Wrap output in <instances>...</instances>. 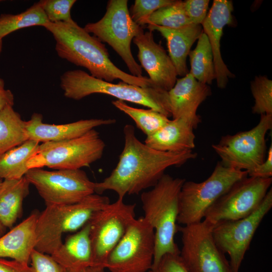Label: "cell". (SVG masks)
Wrapping results in <instances>:
<instances>
[{
  "mask_svg": "<svg viewBox=\"0 0 272 272\" xmlns=\"http://www.w3.org/2000/svg\"><path fill=\"white\" fill-rule=\"evenodd\" d=\"M5 227L0 223V235L3 233Z\"/></svg>",
  "mask_w": 272,
  "mask_h": 272,
  "instance_id": "obj_41",
  "label": "cell"
},
{
  "mask_svg": "<svg viewBox=\"0 0 272 272\" xmlns=\"http://www.w3.org/2000/svg\"><path fill=\"white\" fill-rule=\"evenodd\" d=\"M272 127V114L260 115L256 126L250 130L223 136L212 148L224 165L247 173L265 160V136Z\"/></svg>",
  "mask_w": 272,
  "mask_h": 272,
  "instance_id": "obj_11",
  "label": "cell"
},
{
  "mask_svg": "<svg viewBox=\"0 0 272 272\" xmlns=\"http://www.w3.org/2000/svg\"><path fill=\"white\" fill-rule=\"evenodd\" d=\"M196 125L184 118L169 120L154 134L147 137L145 144L156 150L168 152L192 151L195 148L193 129Z\"/></svg>",
  "mask_w": 272,
  "mask_h": 272,
  "instance_id": "obj_20",
  "label": "cell"
},
{
  "mask_svg": "<svg viewBox=\"0 0 272 272\" xmlns=\"http://www.w3.org/2000/svg\"><path fill=\"white\" fill-rule=\"evenodd\" d=\"M233 11L231 1L214 0L201 25L212 48L217 84L221 89L226 87L228 78L235 77L225 64L220 51V40L223 30L225 25L233 23Z\"/></svg>",
  "mask_w": 272,
  "mask_h": 272,
  "instance_id": "obj_17",
  "label": "cell"
},
{
  "mask_svg": "<svg viewBox=\"0 0 272 272\" xmlns=\"http://www.w3.org/2000/svg\"><path fill=\"white\" fill-rule=\"evenodd\" d=\"M251 90L255 104L252 112L272 114V81L265 76L255 77L251 83Z\"/></svg>",
  "mask_w": 272,
  "mask_h": 272,
  "instance_id": "obj_31",
  "label": "cell"
},
{
  "mask_svg": "<svg viewBox=\"0 0 272 272\" xmlns=\"http://www.w3.org/2000/svg\"><path fill=\"white\" fill-rule=\"evenodd\" d=\"M51 256L65 272H81L93 266L89 223L67 237Z\"/></svg>",
  "mask_w": 272,
  "mask_h": 272,
  "instance_id": "obj_23",
  "label": "cell"
},
{
  "mask_svg": "<svg viewBox=\"0 0 272 272\" xmlns=\"http://www.w3.org/2000/svg\"><path fill=\"white\" fill-rule=\"evenodd\" d=\"M14 95L9 89L5 88L4 80L0 77V111L7 106L14 105Z\"/></svg>",
  "mask_w": 272,
  "mask_h": 272,
  "instance_id": "obj_39",
  "label": "cell"
},
{
  "mask_svg": "<svg viewBox=\"0 0 272 272\" xmlns=\"http://www.w3.org/2000/svg\"><path fill=\"white\" fill-rule=\"evenodd\" d=\"M112 103L129 116L147 137L155 133L170 120L167 116L151 109L134 108L118 100L113 101Z\"/></svg>",
  "mask_w": 272,
  "mask_h": 272,
  "instance_id": "obj_29",
  "label": "cell"
},
{
  "mask_svg": "<svg viewBox=\"0 0 272 272\" xmlns=\"http://www.w3.org/2000/svg\"><path fill=\"white\" fill-rule=\"evenodd\" d=\"M209 0H186L184 1L186 14L193 24L201 25L209 8Z\"/></svg>",
  "mask_w": 272,
  "mask_h": 272,
  "instance_id": "obj_35",
  "label": "cell"
},
{
  "mask_svg": "<svg viewBox=\"0 0 272 272\" xmlns=\"http://www.w3.org/2000/svg\"><path fill=\"white\" fill-rule=\"evenodd\" d=\"M25 121L13 106H7L0 111V155L28 140Z\"/></svg>",
  "mask_w": 272,
  "mask_h": 272,
  "instance_id": "obj_26",
  "label": "cell"
},
{
  "mask_svg": "<svg viewBox=\"0 0 272 272\" xmlns=\"http://www.w3.org/2000/svg\"><path fill=\"white\" fill-rule=\"evenodd\" d=\"M39 214L35 211L32 213L0 238V258H11L28 264L36 245V228Z\"/></svg>",
  "mask_w": 272,
  "mask_h": 272,
  "instance_id": "obj_21",
  "label": "cell"
},
{
  "mask_svg": "<svg viewBox=\"0 0 272 272\" xmlns=\"http://www.w3.org/2000/svg\"><path fill=\"white\" fill-rule=\"evenodd\" d=\"M2 49H3V40L0 39V55L2 51Z\"/></svg>",
  "mask_w": 272,
  "mask_h": 272,
  "instance_id": "obj_42",
  "label": "cell"
},
{
  "mask_svg": "<svg viewBox=\"0 0 272 272\" xmlns=\"http://www.w3.org/2000/svg\"><path fill=\"white\" fill-rule=\"evenodd\" d=\"M110 203L108 197L93 193L74 204L46 206L37 219L35 249L52 255L62 244L63 233L80 230Z\"/></svg>",
  "mask_w": 272,
  "mask_h": 272,
  "instance_id": "obj_5",
  "label": "cell"
},
{
  "mask_svg": "<svg viewBox=\"0 0 272 272\" xmlns=\"http://www.w3.org/2000/svg\"><path fill=\"white\" fill-rule=\"evenodd\" d=\"M185 181L164 174L152 189L141 194L143 217L155 231V249L152 268L164 255L180 253L174 237L178 231L179 193Z\"/></svg>",
  "mask_w": 272,
  "mask_h": 272,
  "instance_id": "obj_3",
  "label": "cell"
},
{
  "mask_svg": "<svg viewBox=\"0 0 272 272\" xmlns=\"http://www.w3.org/2000/svg\"><path fill=\"white\" fill-rule=\"evenodd\" d=\"M40 143L28 140L21 145L0 155V178L17 179L29 170L27 164L37 152Z\"/></svg>",
  "mask_w": 272,
  "mask_h": 272,
  "instance_id": "obj_25",
  "label": "cell"
},
{
  "mask_svg": "<svg viewBox=\"0 0 272 272\" xmlns=\"http://www.w3.org/2000/svg\"><path fill=\"white\" fill-rule=\"evenodd\" d=\"M1 2V1H0Z\"/></svg>",
  "mask_w": 272,
  "mask_h": 272,
  "instance_id": "obj_44",
  "label": "cell"
},
{
  "mask_svg": "<svg viewBox=\"0 0 272 272\" xmlns=\"http://www.w3.org/2000/svg\"><path fill=\"white\" fill-rule=\"evenodd\" d=\"M247 176L246 171L227 167L218 162L205 180H185L179 193L177 223L185 226L202 221L208 209L234 184Z\"/></svg>",
  "mask_w": 272,
  "mask_h": 272,
  "instance_id": "obj_6",
  "label": "cell"
},
{
  "mask_svg": "<svg viewBox=\"0 0 272 272\" xmlns=\"http://www.w3.org/2000/svg\"><path fill=\"white\" fill-rule=\"evenodd\" d=\"M43 27L52 35L57 55L86 69L92 76L108 82L119 79L141 87H155L149 78L134 76L117 67L111 61L105 44L74 20L56 23L48 22Z\"/></svg>",
  "mask_w": 272,
  "mask_h": 272,
  "instance_id": "obj_2",
  "label": "cell"
},
{
  "mask_svg": "<svg viewBox=\"0 0 272 272\" xmlns=\"http://www.w3.org/2000/svg\"><path fill=\"white\" fill-rule=\"evenodd\" d=\"M155 249L153 228L144 217L134 219L107 257L103 267L110 272H149Z\"/></svg>",
  "mask_w": 272,
  "mask_h": 272,
  "instance_id": "obj_9",
  "label": "cell"
},
{
  "mask_svg": "<svg viewBox=\"0 0 272 272\" xmlns=\"http://www.w3.org/2000/svg\"><path fill=\"white\" fill-rule=\"evenodd\" d=\"M105 268L100 266H91L81 272H104Z\"/></svg>",
  "mask_w": 272,
  "mask_h": 272,
  "instance_id": "obj_40",
  "label": "cell"
},
{
  "mask_svg": "<svg viewBox=\"0 0 272 272\" xmlns=\"http://www.w3.org/2000/svg\"><path fill=\"white\" fill-rule=\"evenodd\" d=\"M168 93L173 119L186 118L198 125L201 120L196 114L197 108L211 94L208 85L198 82L189 73L177 79L175 85Z\"/></svg>",
  "mask_w": 272,
  "mask_h": 272,
  "instance_id": "obj_19",
  "label": "cell"
},
{
  "mask_svg": "<svg viewBox=\"0 0 272 272\" xmlns=\"http://www.w3.org/2000/svg\"><path fill=\"white\" fill-rule=\"evenodd\" d=\"M3 181V179L0 178V187L1 186Z\"/></svg>",
  "mask_w": 272,
  "mask_h": 272,
  "instance_id": "obj_43",
  "label": "cell"
},
{
  "mask_svg": "<svg viewBox=\"0 0 272 272\" xmlns=\"http://www.w3.org/2000/svg\"><path fill=\"white\" fill-rule=\"evenodd\" d=\"M250 177L268 178L272 177V144L267 151L266 159L253 170L248 173Z\"/></svg>",
  "mask_w": 272,
  "mask_h": 272,
  "instance_id": "obj_37",
  "label": "cell"
},
{
  "mask_svg": "<svg viewBox=\"0 0 272 272\" xmlns=\"http://www.w3.org/2000/svg\"><path fill=\"white\" fill-rule=\"evenodd\" d=\"M149 272H188L179 254H166Z\"/></svg>",
  "mask_w": 272,
  "mask_h": 272,
  "instance_id": "obj_36",
  "label": "cell"
},
{
  "mask_svg": "<svg viewBox=\"0 0 272 272\" xmlns=\"http://www.w3.org/2000/svg\"><path fill=\"white\" fill-rule=\"evenodd\" d=\"M30 260L33 272H65L50 255L35 249L31 252Z\"/></svg>",
  "mask_w": 272,
  "mask_h": 272,
  "instance_id": "obj_34",
  "label": "cell"
},
{
  "mask_svg": "<svg viewBox=\"0 0 272 272\" xmlns=\"http://www.w3.org/2000/svg\"><path fill=\"white\" fill-rule=\"evenodd\" d=\"M135 207L134 203H125L123 199L118 198L96 213L89 221L93 266L103 267L107 257L135 219Z\"/></svg>",
  "mask_w": 272,
  "mask_h": 272,
  "instance_id": "obj_13",
  "label": "cell"
},
{
  "mask_svg": "<svg viewBox=\"0 0 272 272\" xmlns=\"http://www.w3.org/2000/svg\"><path fill=\"white\" fill-rule=\"evenodd\" d=\"M272 183L268 178L246 176L238 181L205 213L204 219L216 225L245 218L259 206Z\"/></svg>",
  "mask_w": 272,
  "mask_h": 272,
  "instance_id": "obj_14",
  "label": "cell"
},
{
  "mask_svg": "<svg viewBox=\"0 0 272 272\" xmlns=\"http://www.w3.org/2000/svg\"><path fill=\"white\" fill-rule=\"evenodd\" d=\"M173 0H135L129 11L132 21L143 27L151 15L158 9L173 4Z\"/></svg>",
  "mask_w": 272,
  "mask_h": 272,
  "instance_id": "obj_33",
  "label": "cell"
},
{
  "mask_svg": "<svg viewBox=\"0 0 272 272\" xmlns=\"http://www.w3.org/2000/svg\"><path fill=\"white\" fill-rule=\"evenodd\" d=\"M147 28L152 32H159L166 40L169 56L177 75L183 77L188 74L186 58L192 44L203 33L201 25L191 24L178 28H169L148 25Z\"/></svg>",
  "mask_w": 272,
  "mask_h": 272,
  "instance_id": "obj_22",
  "label": "cell"
},
{
  "mask_svg": "<svg viewBox=\"0 0 272 272\" xmlns=\"http://www.w3.org/2000/svg\"><path fill=\"white\" fill-rule=\"evenodd\" d=\"M127 4V0L109 1L104 16L96 22L87 23L84 29L110 45L122 59L132 75L142 77V67L132 55L130 44L143 28L131 19Z\"/></svg>",
  "mask_w": 272,
  "mask_h": 272,
  "instance_id": "obj_8",
  "label": "cell"
},
{
  "mask_svg": "<svg viewBox=\"0 0 272 272\" xmlns=\"http://www.w3.org/2000/svg\"><path fill=\"white\" fill-rule=\"evenodd\" d=\"M215 225L203 219L178 226L182 243L179 255L188 272H233L229 261L213 239Z\"/></svg>",
  "mask_w": 272,
  "mask_h": 272,
  "instance_id": "obj_12",
  "label": "cell"
},
{
  "mask_svg": "<svg viewBox=\"0 0 272 272\" xmlns=\"http://www.w3.org/2000/svg\"><path fill=\"white\" fill-rule=\"evenodd\" d=\"M123 135L124 146L117 164L108 176L95 183V193L112 190L121 199L126 195L138 194L153 187L168 168L180 166L197 156L192 151L168 152L153 149L139 140L130 124L124 126Z\"/></svg>",
  "mask_w": 272,
  "mask_h": 272,
  "instance_id": "obj_1",
  "label": "cell"
},
{
  "mask_svg": "<svg viewBox=\"0 0 272 272\" xmlns=\"http://www.w3.org/2000/svg\"><path fill=\"white\" fill-rule=\"evenodd\" d=\"M41 1L17 14L0 15V39L19 29L35 26H43L48 22Z\"/></svg>",
  "mask_w": 272,
  "mask_h": 272,
  "instance_id": "obj_28",
  "label": "cell"
},
{
  "mask_svg": "<svg viewBox=\"0 0 272 272\" xmlns=\"http://www.w3.org/2000/svg\"><path fill=\"white\" fill-rule=\"evenodd\" d=\"M46 206L71 205L95 193V183L81 169H30L25 175Z\"/></svg>",
  "mask_w": 272,
  "mask_h": 272,
  "instance_id": "obj_10",
  "label": "cell"
},
{
  "mask_svg": "<svg viewBox=\"0 0 272 272\" xmlns=\"http://www.w3.org/2000/svg\"><path fill=\"white\" fill-rule=\"evenodd\" d=\"M188 55L191 65L189 73L198 82L211 84L216 77L212 48L205 33L200 35L196 47Z\"/></svg>",
  "mask_w": 272,
  "mask_h": 272,
  "instance_id": "obj_27",
  "label": "cell"
},
{
  "mask_svg": "<svg viewBox=\"0 0 272 272\" xmlns=\"http://www.w3.org/2000/svg\"><path fill=\"white\" fill-rule=\"evenodd\" d=\"M271 207L270 188L259 206L251 214L239 220L219 222L213 227V239L220 249L229 255L233 272H239L257 229Z\"/></svg>",
  "mask_w": 272,
  "mask_h": 272,
  "instance_id": "obj_15",
  "label": "cell"
},
{
  "mask_svg": "<svg viewBox=\"0 0 272 272\" xmlns=\"http://www.w3.org/2000/svg\"><path fill=\"white\" fill-rule=\"evenodd\" d=\"M115 119L91 118L62 124H48L43 122V116L34 113L25 121V130L28 140L39 143L59 142L80 137L95 127L114 124Z\"/></svg>",
  "mask_w": 272,
  "mask_h": 272,
  "instance_id": "obj_18",
  "label": "cell"
},
{
  "mask_svg": "<svg viewBox=\"0 0 272 272\" xmlns=\"http://www.w3.org/2000/svg\"><path fill=\"white\" fill-rule=\"evenodd\" d=\"M191 24L185 12L184 1H175L170 5L158 9L145 22V25L169 28H178Z\"/></svg>",
  "mask_w": 272,
  "mask_h": 272,
  "instance_id": "obj_30",
  "label": "cell"
},
{
  "mask_svg": "<svg viewBox=\"0 0 272 272\" xmlns=\"http://www.w3.org/2000/svg\"><path fill=\"white\" fill-rule=\"evenodd\" d=\"M0 272H33L28 264L0 258Z\"/></svg>",
  "mask_w": 272,
  "mask_h": 272,
  "instance_id": "obj_38",
  "label": "cell"
},
{
  "mask_svg": "<svg viewBox=\"0 0 272 272\" xmlns=\"http://www.w3.org/2000/svg\"><path fill=\"white\" fill-rule=\"evenodd\" d=\"M105 144L93 129L76 138L40 144L27 162L29 169L48 168L55 170L81 169L100 159Z\"/></svg>",
  "mask_w": 272,
  "mask_h": 272,
  "instance_id": "obj_7",
  "label": "cell"
},
{
  "mask_svg": "<svg viewBox=\"0 0 272 272\" xmlns=\"http://www.w3.org/2000/svg\"><path fill=\"white\" fill-rule=\"evenodd\" d=\"M64 96L80 100L93 94H103L118 100L149 107L169 117L171 116L168 93L154 86L141 87L122 81L115 84L95 78L81 70H69L60 78Z\"/></svg>",
  "mask_w": 272,
  "mask_h": 272,
  "instance_id": "obj_4",
  "label": "cell"
},
{
  "mask_svg": "<svg viewBox=\"0 0 272 272\" xmlns=\"http://www.w3.org/2000/svg\"><path fill=\"white\" fill-rule=\"evenodd\" d=\"M139 49L141 66L149 76V79L157 88L168 92L177 79L175 67L169 55L161 44L156 43L153 32L144 29L133 39Z\"/></svg>",
  "mask_w": 272,
  "mask_h": 272,
  "instance_id": "obj_16",
  "label": "cell"
},
{
  "mask_svg": "<svg viewBox=\"0 0 272 272\" xmlns=\"http://www.w3.org/2000/svg\"><path fill=\"white\" fill-rule=\"evenodd\" d=\"M42 7L49 22L73 21L71 11L76 0H41Z\"/></svg>",
  "mask_w": 272,
  "mask_h": 272,
  "instance_id": "obj_32",
  "label": "cell"
},
{
  "mask_svg": "<svg viewBox=\"0 0 272 272\" xmlns=\"http://www.w3.org/2000/svg\"><path fill=\"white\" fill-rule=\"evenodd\" d=\"M30 184L25 176L3 180L0 187V223L5 228H12L21 216L23 202L29 193Z\"/></svg>",
  "mask_w": 272,
  "mask_h": 272,
  "instance_id": "obj_24",
  "label": "cell"
}]
</instances>
